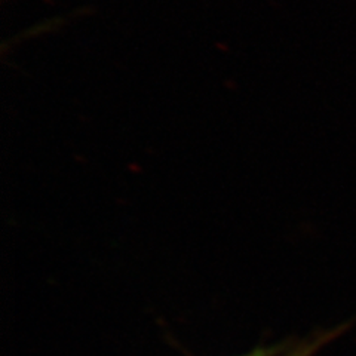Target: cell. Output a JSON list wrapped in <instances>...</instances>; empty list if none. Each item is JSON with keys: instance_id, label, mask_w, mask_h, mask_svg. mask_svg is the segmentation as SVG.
Wrapping results in <instances>:
<instances>
[{"instance_id": "obj_1", "label": "cell", "mask_w": 356, "mask_h": 356, "mask_svg": "<svg viewBox=\"0 0 356 356\" xmlns=\"http://www.w3.org/2000/svg\"><path fill=\"white\" fill-rule=\"evenodd\" d=\"M356 324V318L343 322L334 328L328 330H319L316 332H312L310 336L305 339H297L294 341L288 340L286 346L273 356H315L321 349H324L327 344L337 340L343 334H346L353 325Z\"/></svg>"}, {"instance_id": "obj_2", "label": "cell", "mask_w": 356, "mask_h": 356, "mask_svg": "<svg viewBox=\"0 0 356 356\" xmlns=\"http://www.w3.org/2000/svg\"><path fill=\"white\" fill-rule=\"evenodd\" d=\"M286 343L288 341L276 343V344H272V346H259L254 350L245 353V355H239V356H273L276 353H280L286 346Z\"/></svg>"}]
</instances>
